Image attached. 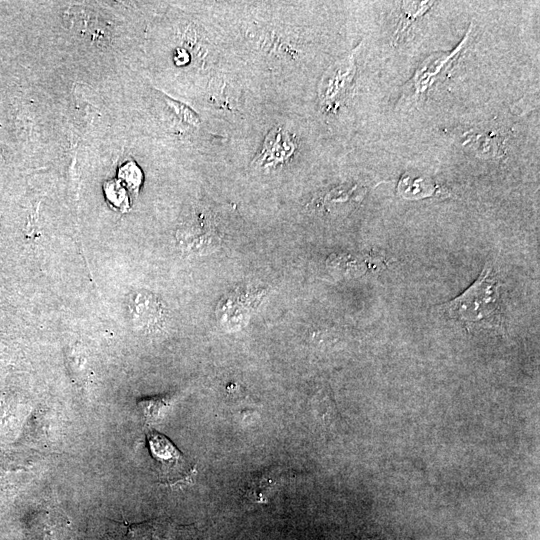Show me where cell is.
I'll list each match as a JSON object with an SVG mask.
<instances>
[{"label": "cell", "mask_w": 540, "mask_h": 540, "mask_svg": "<svg viewBox=\"0 0 540 540\" xmlns=\"http://www.w3.org/2000/svg\"><path fill=\"white\" fill-rule=\"evenodd\" d=\"M499 287L492 266L487 263L472 286L440 308L450 317L463 322L466 327H502Z\"/></svg>", "instance_id": "cell-1"}, {"label": "cell", "mask_w": 540, "mask_h": 540, "mask_svg": "<svg viewBox=\"0 0 540 540\" xmlns=\"http://www.w3.org/2000/svg\"><path fill=\"white\" fill-rule=\"evenodd\" d=\"M127 315L132 327L149 330L158 327L163 321L164 307L151 292L136 290L127 298Z\"/></svg>", "instance_id": "cell-2"}, {"label": "cell", "mask_w": 540, "mask_h": 540, "mask_svg": "<svg viewBox=\"0 0 540 540\" xmlns=\"http://www.w3.org/2000/svg\"><path fill=\"white\" fill-rule=\"evenodd\" d=\"M295 148L291 135L277 127L270 131L253 163L260 167L284 163L294 153Z\"/></svg>", "instance_id": "cell-3"}, {"label": "cell", "mask_w": 540, "mask_h": 540, "mask_svg": "<svg viewBox=\"0 0 540 540\" xmlns=\"http://www.w3.org/2000/svg\"><path fill=\"white\" fill-rule=\"evenodd\" d=\"M149 449L154 460L159 464L165 476L170 478L181 475L182 465L185 463L179 450L166 438L157 432L147 435Z\"/></svg>", "instance_id": "cell-4"}, {"label": "cell", "mask_w": 540, "mask_h": 540, "mask_svg": "<svg viewBox=\"0 0 540 540\" xmlns=\"http://www.w3.org/2000/svg\"><path fill=\"white\" fill-rule=\"evenodd\" d=\"M284 478V472L279 468L264 470L254 475L248 482L246 495L253 500L263 501L277 490Z\"/></svg>", "instance_id": "cell-5"}, {"label": "cell", "mask_w": 540, "mask_h": 540, "mask_svg": "<svg viewBox=\"0 0 540 540\" xmlns=\"http://www.w3.org/2000/svg\"><path fill=\"white\" fill-rule=\"evenodd\" d=\"M352 77L351 67L349 66L346 70L342 68L336 69L331 77L327 78L326 84H324L322 89V97L326 99L325 101H332V98L337 96L339 91L345 90L349 85Z\"/></svg>", "instance_id": "cell-6"}, {"label": "cell", "mask_w": 540, "mask_h": 540, "mask_svg": "<svg viewBox=\"0 0 540 540\" xmlns=\"http://www.w3.org/2000/svg\"><path fill=\"white\" fill-rule=\"evenodd\" d=\"M162 98L172 114L184 125L191 128L200 126V117L191 107L164 94Z\"/></svg>", "instance_id": "cell-7"}, {"label": "cell", "mask_w": 540, "mask_h": 540, "mask_svg": "<svg viewBox=\"0 0 540 540\" xmlns=\"http://www.w3.org/2000/svg\"><path fill=\"white\" fill-rule=\"evenodd\" d=\"M431 2H404L402 7V12L404 16L402 17L401 23L396 32V38L399 39L400 35L407 29V27L416 19L423 15L426 10L431 7Z\"/></svg>", "instance_id": "cell-8"}, {"label": "cell", "mask_w": 540, "mask_h": 540, "mask_svg": "<svg viewBox=\"0 0 540 540\" xmlns=\"http://www.w3.org/2000/svg\"><path fill=\"white\" fill-rule=\"evenodd\" d=\"M138 405L146 421L150 423L158 419L160 414L169 405V402L166 397H152L139 401Z\"/></svg>", "instance_id": "cell-9"}, {"label": "cell", "mask_w": 540, "mask_h": 540, "mask_svg": "<svg viewBox=\"0 0 540 540\" xmlns=\"http://www.w3.org/2000/svg\"><path fill=\"white\" fill-rule=\"evenodd\" d=\"M120 176L125 182L131 186L137 188L141 182V171L133 162H128L120 170Z\"/></svg>", "instance_id": "cell-10"}]
</instances>
